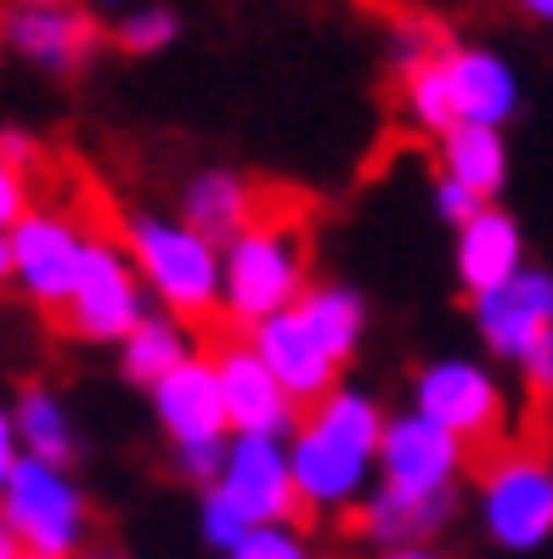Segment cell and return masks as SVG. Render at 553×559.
I'll list each match as a JSON object with an SVG mask.
<instances>
[{
  "instance_id": "cell-8",
  "label": "cell",
  "mask_w": 553,
  "mask_h": 559,
  "mask_svg": "<svg viewBox=\"0 0 553 559\" xmlns=\"http://www.w3.org/2000/svg\"><path fill=\"white\" fill-rule=\"evenodd\" d=\"M209 334V361H215V373H220V396H226V424H232L238 436H282V430H294L300 424V402L288 396V390L277 384V373L260 361V350L249 345L243 328L232 322H209L204 328Z\"/></svg>"
},
{
  "instance_id": "cell-2",
  "label": "cell",
  "mask_w": 553,
  "mask_h": 559,
  "mask_svg": "<svg viewBox=\"0 0 553 559\" xmlns=\"http://www.w3.org/2000/svg\"><path fill=\"white\" fill-rule=\"evenodd\" d=\"M305 254H311L305 204L300 199H272V210L226 249V306H220V317L249 334V328H260L266 317L300 306Z\"/></svg>"
},
{
  "instance_id": "cell-42",
  "label": "cell",
  "mask_w": 553,
  "mask_h": 559,
  "mask_svg": "<svg viewBox=\"0 0 553 559\" xmlns=\"http://www.w3.org/2000/svg\"><path fill=\"white\" fill-rule=\"evenodd\" d=\"M0 51H7V35H0Z\"/></svg>"
},
{
  "instance_id": "cell-29",
  "label": "cell",
  "mask_w": 553,
  "mask_h": 559,
  "mask_svg": "<svg viewBox=\"0 0 553 559\" xmlns=\"http://www.w3.org/2000/svg\"><path fill=\"white\" fill-rule=\"evenodd\" d=\"M28 210H35V176H23L12 158H0V233H12Z\"/></svg>"
},
{
  "instance_id": "cell-23",
  "label": "cell",
  "mask_w": 553,
  "mask_h": 559,
  "mask_svg": "<svg viewBox=\"0 0 553 559\" xmlns=\"http://www.w3.org/2000/svg\"><path fill=\"white\" fill-rule=\"evenodd\" d=\"M288 311L300 317V328H305V334L339 361V368L350 361L356 340H362V322H368L362 300H356L350 288H305V294H300V306H288Z\"/></svg>"
},
{
  "instance_id": "cell-17",
  "label": "cell",
  "mask_w": 553,
  "mask_h": 559,
  "mask_svg": "<svg viewBox=\"0 0 553 559\" xmlns=\"http://www.w3.org/2000/svg\"><path fill=\"white\" fill-rule=\"evenodd\" d=\"M153 407L176 447L226 441V396H220V373L209 356H192L165 384H153Z\"/></svg>"
},
{
  "instance_id": "cell-27",
  "label": "cell",
  "mask_w": 553,
  "mask_h": 559,
  "mask_svg": "<svg viewBox=\"0 0 553 559\" xmlns=\"http://www.w3.org/2000/svg\"><path fill=\"white\" fill-rule=\"evenodd\" d=\"M232 559H311L294 525H254V532L232 548Z\"/></svg>"
},
{
  "instance_id": "cell-4",
  "label": "cell",
  "mask_w": 553,
  "mask_h": 559,
  "mask_svg": "<svg viewBox=\"0 0 553 559\" xmlns=\"http://www.w3.org/2000/svg\"><path fill=\"white\" fill-rule=\"evenodd\" d=\"M480 514L508 554H531L553 537V464L531 447H497L480 457Z\"/></svg>"
},
{
  "instance_id": "cell-16",
  "label": "cell",
  "mask_w": 553,
  "mask_h": 559,
  "mask_svg": "<svg viewBox=\"0 0 553 559\" xmlns=\"http://www.w3.org/2000/svg\"><path fill=\"white\" fill-rule=\"evenodd\" d=\"M446 80H452V103H458V124L503 130L519 114V74H514V62L492 46H458L452 40Z\"/></svg>"
},
{
  "instance_id": "cell-21",
  "label": "cell",
  "mask_w": 553,
  "mask_h": 559,
  "mask_svg": "<svg viewBox=\"0 0 553 559\" xmlns=\"http://www.w3.org/2000/svg\"><path fill=\"white\" fill-rule=\"evenodd\" d=\"M17 441H23V457H40L51 469H69L74 464V424H69V407H62L46 384H23L17 390Z\"/></svg>"
},
{
  "instance_id": "cell-34",
  "label": "cell",
  "mask_w": 553,
  "mask_h": 559,
  "mask_svg": "<svg viewBox=\"0 0 553 559\" xmlns=\"http://www.w3.org/2000/svg\"><path fill=\"white\" fill-rule=\"evenodd\" d=\"M91 7H96V17H113L119 23L130 7H142V0H91Z\"/></svg>"
},
{
  "instance_id": "cell-33",
  "label": "cell",
  "mask_w": 553,
  "mask_h": 559,
  "mask_svg": "<svg viewBox=\"0 0 553 559\" xmlns=\"http://www.w3.org/2000/svg\"><path fill=\"white\" fill-rule=\"evenodd\" d=\"M17 457H23V441H17V418L0 407V486L12 480V469H17Z\"/></svg>"
},
{
  "instance_id": "cell-30",
  "label": "cell",
  "mask_w": 553,
  "mask_h": 559,
  "mask_svg": "<svg viewBox=\"0 0 553 559\" xmlns=\"http://www.w3.org/2000/svg\"><path fill=\"white\" fill-rule=\"evenodd\" d=\"M226 452H232V447H226V441H204V447H176V464H181V475L187 480H199L204 491L226 475Z\"/></svg>"
},
{
  "instance_id": "cell-12",
  "label": "cell",
  "mask_w": 553,
  "mask_h": 559,
  "mask_svg": "<svg viewBox=\"0 0 553 559\" xmlns=\"http://www.w3.org/2000/svg\"><path fill=\"white\" fill-rule=\"evenodd\" d=\"M7 51H17L23 62H35L46 74H80L85 62L103 51V23L85 7H17L0 23Z\"/></svg>"
},
{
  "instance_id": "cell-38",
  "label": "cell",
  "mask_w": 553,
  "mask_h": 559,
  "mask_svg": "<svg viewBox=\"0 0 553 559\" xmlns=\"http://www.w3.org/2000/svg\"><path fill=\"white\" fill-rule=\"evenodd\" d=\"M7 7L17 12V7H80V0H7Z\"/></svg>"
},
{
  "instance_id": "cell-3",
  "label": "cell",
  "mask_w": 553,
  "mask_h": 559,
  "mask_svg": "<svg viewBox=\"0 0 553 559\" xmlns=\"http://www.w3.org/2000/svg\"><path fill=\"white\" fill-rule=\"evenodd\" d=\"M119 238L130 266H142L153 294L170 306L176 322H215L226 306V260L215 243H204L187 221H158V215H124Z\"/></svg>"
},
{
  "instance_id": "cell-5",
  "label": "cell",
  "mask_w": 553,
  "mask_h": 559,
  "mask_svg": "<svg viewBox=\"0 0 553 559\" xmlns=\"http://www.w3.org/2000/svg\"><path fill=\"white\" fill-rule=\"evenodd\" d=\"M0 520L12 525V537L28 554L74 559L91 532L85 491L69 480V469H51L40 457H17L12 480L0 486Z\"/></svg>"
},
{
  "instance_id": "cell-20",
  "label": "cell",
  "mask_w": 553,
  "mask_h": 559,
  "mask_svg": "<svg viewBox=\"0 0 553 559\" xmlns=\"http://www.w3.org/2000/svg\"><path fill=\"white\" fill-rule=\"evenodd\" d=\"M452 509H458V491H441V498H407V491L378 486L368 498V509H362V532L373 543H384V554L389 548H424V537L441 532Z\"/></svg>"
},
{
  "instance_id": "cell-1",
  "label": "cell",
  "mask_w": 553,
  "mask_h": 559,
  "mask_svg": "<svg viewBox=\"0 0 553 559\" xmlns=\"http://www.w3.org/2000/svg\"><path fill=\"white\" fill-rule=\"evenodd\" d=\"M378 441H384V418H378L373 396H362V390L322 396L300 418L294 447H288V469H294L305 514L356 503V491L368 480V464L378 457Z\"/></svg>"
},
{
  "instance_id": "cell-35",
  "label": "cell",
  "mask_w": 553,
  "mask_h": 559,
  "mask_svg": "<svg viewBox=\"0 0 553 559\" xmlns=\"http://www.w3.org/2000/svg\"><path fill=\"white\" fill-rule=\"evenodd\" d=\"M526 17H537V23H553V0H514Z\"/></svg>"
},
{
  "instance_id": "cell-40",
  "label": "cell",
  "mask_w": 553,
  "mask_h": 559,
  "mask_svg": "<svg viewBox=\"0 0 553 559\" xmlns=\"http://www.w3.org/2000/svg\"><path fill=\"white\" fill-rule=\"evenodd\" d=\"M85 559H124V554H85Z\"/></svg>"
},
{
  "instance_id": "cell-22",
  "label": "cell",
  "mask_w": 553,
  "mask_h": 559,
  "mask_svg": "<svg viewBox=\"0 0 553 559\" xmlns=\"http://www.w3.org/2000/svg\"><path fill=\"white\" fill-rule=\"evenodd\" d=\"M192 356H199L192 350V334L176 317H142L136 334L124 340V379L153 390V384H165L176 368H187Z\"/></svg>"
},
{
  "instance_id": "cell-25",
  "label": "cell",
  "mask_w": 553,
  "mask_h": 559,
  "mask_svg": "<svg viewBox=\"0 0 553 559\" xmlns=\"http://www.w3.org/2000/svg\"><path fill=\"white\" fill-rule=\"evenodd\" d=\"M124 57H158V51H170L181 40V12L165 7V0H142V7H130L119 23H113V35H108Z\"/></svg>"
},
{
  "instance_id": "cell-6",
  "label": "cell",
  "mask_w": 553,
  "mask_h": 559,
  "mask_svg": "<svg viewBox=\"0 0 553 559\" xmlns=\"http://www.w3.org/2000/svg\"><path fill=\"white\" fill-rule=\"evenodd\" d=\"M418 413L452 441H464L469 457H485L497 452L503 436H508V396L503 384L480 368V361H464V356H446V361H430L418 373Z\"/></svg>"
},
{
  "instance_id": "cell-18",
  "label": "cell",
  "mask_w": 553,
  "mask_h": 559,
  "mask_svg": "<svg viewBox=\"0 0 553 559\" xmlns=\"http://www.w3.org/2000/svg\"><path fill=\"white\" fill-rule=\"evenodd\" d=\"M519 272H526V238H519V221L508 210L485 204L469 226H458V277L469 300L514 283Z\"/></svg>"
},
{
  "instance_id": "cell-41",
  "label": "cell",
  "mask_w": 553,
  "mask_h": 559,
  "mask_svg": "<svg viewBox=\"0 0 553 559\" xmlns=\"http://www.w3.org/2000/svg\"><path fill=\"white\" fill-rule=\"evenodd\" d=\"M23 559H51V554H28V548H23Z\"/></svg>"
},
{
  "instance_id": "cell-37",
  "label": "cell",
  "mask_w": 553,
  "mask_h": 559,
  "mask_svg": "<svg viewBox=\"0 0 553 559\" xmlns=\"http://www.w3.org/2000/svg\"><path fill=\"white\" fill-rule=\"evenodd\" d=\"M12 277V233H0V283Z\"/></svg>"
},
{
  "instance_id": "cell-28",
  "label": "cell",
  "mask_w": 553,
  "mask_h": 559,
  "mask_svg": "<svg viewBox=\"0 0 553 559\" xmlns=\"http://www.w3.org/2000/svg\"><path fill=\"white\" fill-rule=\"evenodd\" d=\"M249 532H254V525H249L232 503H226V491H220V486H209V491H204V537H209L215 548L232 554Z\"/></svg>"
},
{
  "instance_id": "cell-13",
  "label": "cell",
  "mask_w": 553,
  "mask_h": 559,
  "mask_svg": "<svg viewBox=\"0 0 553 559\" xmlns=\"http://www.w3.org/2000/svg\"><path fill=\"white\" fill-rule=\"evenodd\" d=\"M474 328L492 356L503 361H526L548 334H553V272L526 266L514 283L492 288L474 300Z\"/></svg>"
},
{
  "instance_id": "cell-24",
  "label": "cell",
  "mask_w": 553,
  "mask_h": 559,
  "mask_svg": "<svg viewBox=\"0 0 553 559\" xmlns=\"http://www.w3.org/2000/svg\"><path fill=\"white\" fill-rule=\"evenodd\" d=\"M452 51V46H446ZM401 108L418 130H430V136L441 142L446 130H458V103H452V80H446V57L424 62V69H412L401 80Z\"/></svg>"
},
{
  "instance_id": "cell-19",
  "label": "cell",
  "mask_w": 553,
  "mask_h": 559,
  "mask_svg": "<svg viewBox=\"0 0 553 559\" xmlns=\"http://www.w3.org/2000/svg\"><path fill=\"white\" fill-rule=\"evenodd\" d=\"M435 147H441V176L458 181L464 192H474L480 204H492L503 192V181H508V142H503V130H492V124H458V130H446Z\"/></svg>"
},
{
  "instance_id": "cell-26",
  "label": "cell",
  "mask_w": 553,
  "mask_h": 559,
  "mask_svg": "<svg viewBox=\"0 0 553 559\" xmlns=\"http://www.w3.org/2000/svg\"><path fill=\"white\" fill-rule=\"evenodd\" d=\"M446 28L430 23L424 12H396L389 17V62H396V74L407 80L412 69H424V62L446 57Z\"/></svg>"
},
{
  "instance_id": "cell-36",
  "label": "cell",
  "mask_w": 553,
  "mask_h": 559,
  "mask_svg": "<svg viewBox=\"0 0 553 559\" xmlns=\"http://www.w3.org/2000/svg\"><path fill=\"white\" fill-rule=\"evenodd\" d=\"M0 559H23V543L12 537V525L0 520Z\"/></svg>"
},
{
  "instance_id": "cell-11",
  "label": "cell",
  "mask_w": 553,
  "mask_h": 559,
  "mask_svg": "<svg viewBox=\"0 0 553 559\" xmlns=\"http://www.w3.org/2000/svg\"><path fill=\"white\" fill-rule=\"evenodd\" d=\"M469 464V447L452 441L441 424H430L424 413L389 418L384 441H378V469L389 491H407V498H441L452 491L458 469Z\"/></svg>"
},
{
  "instance_id": "cell-15",
  "label": "cell",
  "mask_w": 553,
  "mask_h": 559,
  "mask_svg": "<svg viewBox=\"0 0 553 559\" xmlns=\"http://www.w3.org/2000/svg\"><path fill=\"white\" fill-rule=\"evenodd\" d=\"M249 345L260 350V361L277 373V384H282L300 407H316L322 396H334V390H339V384H334V379H339V361L305 334L294 311H277V317H266L260 328H249Z\"/></svg>"
},
{
  "instance_id": "cell-32",
  "label": "cell",
  "mask_w": 553,
  "mask_h": 559,
  "mask_svg": "<svg viewBox=\"0 0 553 559\" xmlns=\"http://www.w3.org/2000/svg\"><path fill=\"white\" fill-rule=\"evenodd\" d=\"M435 210H441V221H452V226H469L485 204L474 199V192H464L458 181H446V176H435Z\"/></svg>"
},
{
  "instance_id": "cell-7",
  "label": "cell",
  "mask_w": 553,
  "mask_h": 559,
  "mask_svg": "<svg viewBox=\"0 0 553 559\" xmlns=\"http://www.w3.org/2000/svg\"><path fill=\"white\" fill-rule=\"evenodd\" d=\"M91 233H96V226H85V221L69 215V210H28V215L12 226V277L23 283V294H28V300H35L51 322L69 311L74 288H80Z\"/></svg>"
},
{
  "instance_id": "cell-39",
  "label": "cell",
  "mask_w": 553,
  "mask_h": 559,
  "mask_svg": "<svg viewBox=\"0 0 553 559\" xmlns=\"http://www.w3.org/2000/svg\"><path fill=\"white\" fill-rule=\"evenodd\" d=\"M384 559H435V554H430V548H389Z\"/></svg>"
},
{
  "instance_id": "cell-9",
  "label": "cell",
  "mask_w": 553,
  "mask_h": 559,
  "mask_svg": "<svg viewBox=\"0 0 553 559\" xmlns=\"http://www.w3.org/2000/svg\"><path fill=\"white\" fill-rule=\"evenodd\" d=\"M142 283L136 272H130V254L119 249L113 233H91V249H85V272H80V288H74V300L69 311L57 317L62 334H74V340H130L136 334V322H142Z\"/></svg>"
},
{
  "instance_id": "cell-10",
  "label": "cell",
  "mask_w": 553,
  "mask_h": 559,
  "mask_svg": "<svg viewBox=\"0 0 553 559\" xmlns=\"http://www.w3.org/2000/svg\"><path fill=\"white\" fill-rule=\"evenodd\" d=\"M226 491L249 525H300L311 520L300 503V486L294 469H288V452L272 436H238L232 452H226V475L215 480Z\"/></svg>"
},
{
  "instance_id": "cell-14",
  "label": "cell",
  "mask_w": 553,
  "mask_h": 559,
  "mask_svg": "<svg viewBox=\"0 0 553 559\" xmlns=\"http://www.w3.org/2000/svg\"><path fill=\"white\" fill-rule=\"evenodd\" d=\"M277 192H266L260 181H249L243 170H204L192 176L181 192V221L215 249H232L249 226L272 210Z\"/></svg>"
},
{
  "instance_id": "cell-31",
  "label": "cell",
  "mask_w": 553,
  "mask_h": 559,
  "mask_svg": "<svg viewBox=\"0 0 553 559\" xmlns=\"http://www.w3.org/2000/svg\"><path fill=\"white\" fill-rule=\"evenodd\" d=\"M519 373H526V390H531V402L537 407H553V334L519 361Z\"/></svg>"
}]
</instances>
